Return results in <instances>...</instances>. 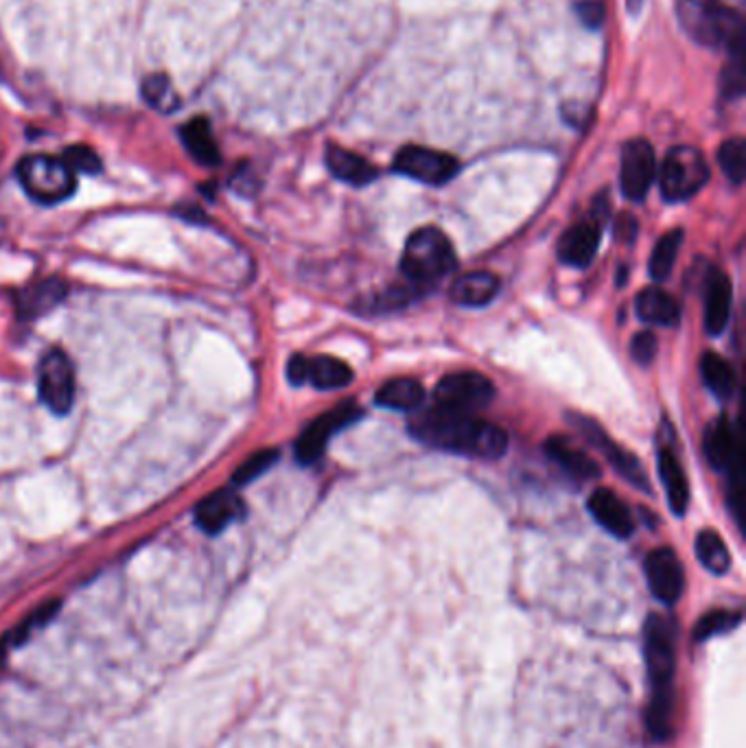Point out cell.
<instances>
[{
  "label": "cell",
  "instance_id": "4316f807",
  "mask_svg": "<svg viewBox=\"0 0 746 748\" xmlns=\"http://www.w3.org/2000/svg\"><path fill=\"white\" fill-rule=\"evenodd\" d=\"M353 381V371L349 364L318 355L307 362V383H311L318 389H340L347 387Z\"/></svg>",
  "mask_w": 746,
  "mask_h": 748
},
{
  "label": "cell",
  "instance_id": "74e56055",
  "mask_svg": "<svg viewBox=\"0 0 746 748\" xmlns=\"http://www.w3.org/2000/svg\"><path fill=\"white\" fill-rule=\"evenodd\" d=\"M637 232H639V223L633 215H619L617 221H615V237L617 241H624V243H633L637 239Z\"/></svg>",
  "mask_w": 746,
  "mask_h": 748
},
{
  "label": "cell",
  "instance_id": "7a4b0ae2",
  "mask_svg": "<svg viewBox=\"0 0 746 748\" xmlns=\"http://www.w3.org/2000/svg\"><path fill=\"white\" fill-rule=\"evenodd\" d=\"M646 663L652 688V703L648 712V725L655 740H666L672 732L674 710V672H677V646L674 624L663 615H650L644 628Z\"/></svg>",
  "mask_w": 746,
  "mask_h": 748
},
{
  "label": "cell",
  "instance_id": "7c38bea8",
  "mask_svg": "<svg viewBox=\"0 0 746 748\" xmlns=\"http://www.w3.org/2000/svg\"><path fill=\"white\" fill-rule=\"evenodd\" d=\"M569 422H573V427L586 438L589 444H593L595 449H600L608 464L628 482L633 484L635 488L639 491H650V484H648V477H646V471L641 469V462L626 449H619L593 420L584 418V416H578V414H571L569 416Z\"/></svg>",
  "mask_w": 746,
  "mask_h": 748
},
{
  "label": "cell",
  "instance_id": "3957f363",
  "mask_svg": "<svg viewBox=\"0 0 746 748\" xmlns=\"http://www.w3.org/2000/svg\"><path fill=\"white\" fill-rule=\"evenodd\" d=\"M677 18L685 33L707 48H745L743 15L712 0H679Z\"/></svg>",
  "mask_w": 746,
  "mask_h": 748
},
{
  "label": "cell",
  "instance_id": "44dd1931",
  "mask_svg": "<svg viewBox=\"0 0 746 748\" xmlns=\"http://www.w3.org/2000/svg\"><path fill=\"white\" fill-rule=\"evenodd\" d=\"M502 289L500 278L493 272H469L451 285V300L460 307H484L497 298Z\"/></svg>",
  "mask_w": 746,
  "mask_h": 748
},
{
  "label": "cell",
  "instance_id": "9c48e42d",
  "mask_svg": "<svg viewBox=\"0 0 746 748\" xmlns=\"http://www.w3.org/2000/svg\"><path fill=\"white\" fill-rule=\"evenodd\" d=\"M37 392L42 403L57 416L70 411L75 403V371L64 351H48L37 366Z\"/></svg>",
  "mask_w": 746,
  "mask_h": 748
},
{
  "label": "cell",
  "instance_id": "ac0fdd59",
  "mask_svg": "<svg viewBox=\"0 0 746 748\" xmlns=\"http://www.w3.org/2000/svg\"><path fill=\"white\" fill-rule=\"evenodd\" d=\"M732 280L721 270H710L705 280V329L721 336L732 318Z\"/></svg>",
  "mask_w": 746,
  "mask_h": 748
},
{
  "label": "cell",
  "instance_id": "5bb4252c",
  "mask_svg": "<svg viewBox=\"0 0 746 748\" xmlns=\"http://www.w3.org/2000/svg\"><path fill=\"white\" fill-rule=\"evenodd\" d=\"M243 515H245L243 499L237 493H232L228 488H221V491L204 497L197 504V508H195V524L206 535H219L230 524L243 519Z\"/></svg>",
  "mask_w": 746,
  "mask_h": 748
},
{
  "label": "cell",
  "instance_id": "83f0119b",
  "mask_svg": "<svg viewBox=\"0 0 746 748\" xmlns=\"http://www.w3.org/2000/svg\"><path fill=\"white\" fill-rule=\"evenodd\" d=\"M701 374H703V381L714 396H718L721 400H727V398L734 396L736 373H734L732 364L725 362L721 355L705 353L703 360H701Z\"/></svg>",
  "mask_w": 746,
  "mask_h": 748
},
{
  "label": "cell",
  "instance_id": "d4e9b609",
  "mask_svg": "<svg viewBox=\"0 0 746 748\" xmlns=\"http://www.w3.org/2000/svg\"><path fill=\"white\" fill-rule=\"evenodd\" d=\"M180 139L187 147L190 158L199 163L201 167H217L221 163V154L217 147V141L212 136L210 123L201 117L190 119L180 130Z\"/></svg>",
  "mask_w": 746,
  "mask_h": 748
},
{
  "label": "cell",
  "instance_id": "6da1fadb",
  "mask_svg": "<svg viewBox=\"0 0 746 748\" xmlns=\"http://www.w3.org/2000/svg\"><path fill=\"white\" fill-rule=\"evenodd\" d=\"M409 433L427 447L480 460H497L508 451V433L502 427L438 405L420 411L409 422Z\"/></svg>",
  "mask_w": 746,
  "mask_h": 748
},
{
  "label": "cell",
  "instance_id": "603a6c76",
  "mask_svg": "<svg viewBox=\"0 0 746 748\" xmlns=\"http://www.w3.org/2000/svg\"><path fill=\"white\" fill-rule=\"evenodd\" d=\"M637 316L657 327H674L681 320V307L679 302L661 287H648L637 294L635 298Z\"/></svg>",
  "mask_w": 746,
  "mask_h": 748
},
{
  "label": "cell",
  "instance_id": "8992f818",
  "mask_svg": "<svg viewBox=\"0 0 746 748\" xmlns=\"http://www.w3.org/2000/svg\"><path fill=\"white\" fill-rule=\"evenodd\" d=\"M710 180L705 156L690 145L672 147L659 172L661 195L668 201H685L694 197Z\"/></svg>",
  "mask_w": 746,
  "mask_h": 748
},
{
  "label": "cell",
  "instance_id": "d590c367",
  "mask_svg": "<svg viewBox=\"0 0 746 748\" xmlns=\"http://www.w3.org/2000/svg\"><path fill=\"white\" fill-rule=\"evenodd\" d=\"M64 163L77 174H99L101 172V158L95 150L86 145H75L64 152Z\"/></svg>",
  "mask_w": 746,
  "mask_h": 748
},
{
  "label": "cell",
  "instance_id": "4dcf8cb0",
  "mask_svg": "<svg viewBox=\"0 0 746 748\" xmlns=\"http://www.w3.org/2000/svg\"><path fill=\"white\" fill-rule=\"evenodd\" d=\"M145 101L158 110V112H174L178 106H180V97L176 95L172 81L167 75L163 73H156V75H150L145 81H143V88H141Z\"/></svg>",
  "mask_w": 746,
  "mask_h": 748
},
{
  "label": "cell",
  "instance_id": "52a82bcc",
  "mask_svg": "<svg viewBox=\"0 0 746 748\" xmlns=\"http://www.w3.org/2000/svg\"><path fill=\"white\" fill-rule=\"evenodd\" d=\"M495 398V385L480 373L447 374L434 389V403L460 414H478Z\"/></svg>",
  "mask_w": 746,
  "mask_h": 748
},
{
  "label": "cell",
  "instance_id": "cb8c5ba5",
  "mask_svg": "<svg viewBox=\"0 0 746 748\" xmlns=\"http://www.w3.org/2000/svg\"><path fill=\"white\" fill-rule=\"evenodd\" d=\"M327 167L338 180L353 187H366L379 176V172L366 158L338 145L327 147Z\"/></svg>",
  "mask_w": 746,
  "mask_h": 748
},
{
  "label": "cell",
  "instance_id": "f546056e",
  "mask_svg": "<svg viewBox=\"0 0 746 748\" xmlns=\"http://www.w3.org/2000/svg\"><path fill=\"white\" fill-rule=\"evenodd\" d=\"M681 243H683V230H670L657 241L650 254V276L655 280H666L672 274Z\"/></svg>",
  "mask_w": 746,
  "mask_h": 748
},
{
  "label": "cell",
  "instance_id": "ab89813d",
  "mask_svg": "<svg viewBox=\"0 0 746 748\" xmlns=\"http://www.w3.org/2000/svg\"><path fill=\"white\" fill-rule=\"evenodd\" d=\"M628 7H630V11H637L641 7V0H628Z\"/></svg>",
  "mask_w": 746,
  "mask_h": 748
},
{
  "label": "cell",
  "instance_id": "f35d334b",
  "mask_svg": "<svg viewBox=\"0 0 746 748\" xmlns=\"http://www.w3.org/2000/svg\"><path fill=\"white\" fill-rule=\"evenodd\" d=\"M307 358L305 355H294L287 364V378L294 385H305L307 383Z\"/></svg>",
  "mask_w": 746,
  "mask_h": 748
},
{
  "label": "cell",
  "instance_id": "e0dca14e",
  "mask_svg": "<svg viewBox=\"0 0 746 748\" xmlns=\"http://www.w3.org/2000/svg\"><path fill=\"white\" fill-rule=\"evenodd\" d=\"M589 513L593 515V519L613 537L617 539H628L635 530V521L633 515L628 513L626 504H622V499L608 491V488H597L593 491V495L589 497Z\"/></svg>",
  "mask_w": 746,
  "mask_h": 748
},
{
  "label": "cell",
  "instance_id": "2e32d148",
  "mask_svg": "<svg viewBox=\"0 0 746 748\" xmlns=\"http://www.w3.org/2000/svg\"><path fill=\"white\" fill-rule=\"evenodd\" d=\"M602 237V223L591 215L584 221L573 223L562 232L559 241V258L571 267H586L597 252Z\"/></svg>",
  "mask_w": 746,
  "mask_h": 748
},
{
  "label": "cell",
  "instance_id": "60d3db41",
  "mask_svg": "<svg viewBox=\"0 0 746 748\" xmlns=\"http://www.w3.org/2000/svg\"><path fill=\"white\" fill-rule=\"evenodd\" d=\"M4 650H7V646L0 641V668H2V659H4Z\"/></svg>",
  "mask_w": 746,
  "mask_h": 748
},
{
  "label": "cell",
  "instance_id": "f1b7e54d",
  "mask_svg": "<svg viewBox=\"0 0 746 748\" xmlns=\"http://www.w3.org/2000/svg\"><path fill=\"white\" fill-rule=\"evenodd\" d=\"M696 554H699V561L705 564V569L716 575L727 573L732 566V554L725 541L714 530H703L696 537Z\"/></svg>",
  "mask_w": 746,
  "mask_h": 748
},
{
  "label": "cell",
  "instance_id": "ba28073f",
  "mask_svg": "<svg viewBox=\"0 0 746 748\" xmlns=\"http://www.w3.org/2000/svg\"><path fill=\"white\" fill-rule=\"evenodd\" d=\"M360 418H362V407L358 403H353V400H344L338 407H333L329 414H322L320 418H316L303 431V436L296 442V460H298V464H303V466L316 464L325 455V451L329 447V440L338 431L347 429L349 425H353Z\"/></svg>",
  "mask_w": 746,
  "mask_h": 748
},
{
  "label": "cell",
  "instance_id": "9a60e30c",
  "mask_svg": "<svg viewBox=\"0 0 746 748\" xmlns=\"http://www.w3.org/2000/svg\"><path fill=\"white\" fill-rule=\"evenodd\" d=\"M703 451L716 471H732L734 466L743 464V447L738 431L734 429L732 420L727 416L716 418L707 429L703 438Z\"/></svg>",
  "mask_w": 746,
  "mask_h": 748
},
{
  "label": "cell",
  "instance_id": "8d00e7d4",
  "mask_svg": "<svg viewBox=\"0 0 746 748\" xmlns=\"http://www.w3.org/2000/svg\"><path fill=\"white\" fill-rule=\"evenodd\" d=\"M657 351H659V342L652 333L644 331V333H637L630 342V355L637 364L641 366H648L652 364V360L657 358Z\"/></svg>",
  "mask_w": 746,
  "mask_h": 748
},
{
  "label": "cell",
  "instance_id": "30bf717a",
  "mask_svg": "<svg viewBox=\"0 0 746 748\" xmlns=\"http://www.w3.org/2000/svg\"><path fill=\"white\" fill-rule=\"evenodd\" d=\"M394 172L405 178L418 180L423 185L438 187L458 176L460 163L449 154L418 147V145H407L396 154Z\"/></svg>",
  "mask_w": 746,
  "mask_h": 748
},
{
  "label": "cell",
  "instance_id": "836d02e7",
  "mask_svg": "<svg viewBox=\"0 0 746 748\" xmlns=\"http://www.w3.org/2000/svg\"><path fill=\"white\" fill-rule=\"evenodd\" d=\"M278 460V451L276 449H263L252 453L232 475V484L234 486H245L250 482H254L256 477H261L263 473H267Z\"/></svg>",
  "mask_w": 746,
  "mask_h": 748
},
{
  "label": "cell",
  "instance_id": "277c9868",
  "mask_svg": "<svg viewBox=\"0 0 746 748\" xmlns=\"http://www.w3.org/2000/svg\"><path fill=\"white\" fill-rule=\"evenodd\" d=\"M456 263L458 258L449 237L431 226L412 232L401 258L405 276L420 287L447 276L451 270H456Z\"/></svg>",
  "mask_w": 746,
  "mask_h": 748
},
{
  "label": "cell",
  "instance_id": "7402d4cb",
  "mask_svg": "<svg viewBox=\"0 0 746 748\" xmlns=\"http://www.w3.org/2000/svg\"><path fill=\"white\" fill-rule=\"evenodd\" d=\"M657 462H659V477L663 480V488L668 493L670 508L677 517H683L688 513V506H690V484H688L685 471H683L679 458L668 447L659 449Z\"/></svg>",
  "mask_w": 746,
  "mask_h": 748
},
{
  "label": "cell",
  "instance_id": "5b68a950",
  "mask_svg": "<svg viewBox=\"0 0 746 748\" xmlns=\"http://www.w3.org/2000/svg\"><path fill=\"white\" fill-rule=\"evenodd\" d=\"M18 180L26 195L40 204H59L77 188L75 172L64 163V158L44 154L22 158L18 163Z\"/></svg>",
  "mask_w": 746,
  "mask_h": 748
},
{
  "label": "cell",
  "instance_id": "d6a6232c",
  "mask_svg": "<svg viewBox=\"0 0 746 748\" xmlns=\"http://www.w3.org/2000/svg\"><path fill=\"white\" fill-rule=\"evenodd\" d=\"M729 55H732V59L725 66L723 77H721V92H723L725 99L734 101V99H740L745 95V48L732 51Z\"/></svg>",
  "mask_w": 746,
  "mask_h": 748
},
{
  "label": "cell",
  "instance_id": "1f68e13d",
  "mask_svg": "<svg viewBox=\"0 0 746 748\" xmlns=\"http://www.w3.org/2000/svg\"><path fill=\"white\" fill-rule=\"evenodd\" d=\"M718 163H721L723 174L729 178V183H734L736 187L743 185L746 178L745 139L736 136V139L725 141L718 152Z\"/></svg>",
  "mask_w": 746,
  "mask_h": 748
},
{
  "label": "cell",
  "instance_id": "ffe728a7",
  "mask_svg": "<svg viewBox=\"0 0 746 748\" xmlns=\"http://www.w3.org/2000/svg\"><path fill=\"white\" fill-rule=\"evenodd\" d=\"M546 455L573 480L586 482V480L600 477V466L564 436L548 438Z\"/></svg>",
  "mask_w": 746,
  "mask_h": 748
},
{
  "label": "cell",
  "instance_id": "d6986e66",
  "mask_svg": "<svg viewBox=\"0 0 746 748\" xmlns=\"http://www.w3.org/2000/svg\"><path fill=\"white\" fill-rule=\"evenodd\" d=\"M66 298V283L59 278H44L18 294V314L22 320H35L55 309Z\"/></svg>",
  "mask_w": 746,
  "mask_h": 748
},
{
  "label": "cell",
  "instance_id": "4fadbf2b",
  "mask_svg": "<svg viewBox=\"0 0 746 748\" xmlns=\"http://www.w3.org/2000/svg\"><path fill=\"white\" fill-rule=\"evenodd\" d=\"M646 578L652 595L663 604H674L685 586L683 564L670 548H661L648 554Z\"/></svg>",
  "mask_w": 746,
  "mask_h": 748
},
{
  "label": "cell",
  "instance_id": "8fae6325",
  "mask_svg": "<svg viewBox=\"0 0 746 748\" xmlns=\"http://www.w3.org/2000/svg\"><path fill=\"white\" fill-rule=\"evenodd\" d=\"M657 178V158L648 141H628L619 161V185L630 201H644Z\"/></svg>",
  "mask_w": 746,
  "mask_h": 748
},
{
  "label": "cell",
  "instance_id": "484cf974",
  "mask_svg": "<svg viewBox=\"0 0 746 748\" xmlns=\"http://www.w3.org/2000/svg\"><path fill=\"white\" fill-rule=\"evenodd\" d=\"M374 400L387 409L414 411L425 403V387L416 378H392L376 389Z\"/></svg>",
  "mask_w": 746,
  "mask_h": 748
},
{
  "label": "cell",
  "instance_id": "e575fe53",
  "mask_svg": "<svg viewBox=\"0 0 746 748\" xmlns=\"http://www.w3.org/2000/svg\"><path fill=\"white\" fill-rule=\"evenodd\" d=\"M743 622V615L740 613H734V610H712L707 613L699 626H696V639L699 641H705V639H712L716 635H723V632H729L734 630L738 624Z\"/></svg>",
  "mask_w": 746,
  "mask_h": 748
}]
</instances>
